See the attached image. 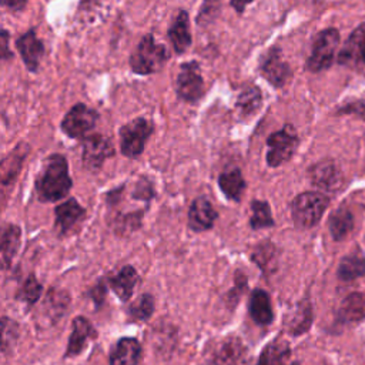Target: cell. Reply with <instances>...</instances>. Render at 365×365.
Listing matches in <instances>:
<instances>
[{
	"mask_svg": "<svg viewBox=\"0 0 365 365\" xmlns=\"http://www.w3.org/2000/svg\"><path fill=\"white\" fill-rule=\"evenodd\" d=\"M339 317L344 321H361L365 318V294H349L339 307Z\"/></svg>",
	"mask_w": 365,
	"mask_h": 365,
	"instance_id": "24",
	"label": "cell"
},
{
	"mask_svg": "<svg viewBox=\"0 0 365 365\" xmlns=\"http://www.w3.org/2000/svg\"><path fill=\"white\" fill-rule=\"evenodd\" d=\"M154 311V298L150 294L140 295L128 308V315L134 321H145Z\"/></svg>",
	"mask_w": 365,
	"mask_h": 365,
	"instance_id": "30",
	"label": "cell"
},
{
	"mask_svg": "<svg viewBox=\"0 0 365 365\" xmlns=\"http://www.w3.org/2000/svg\"><path fill=\"white\" fill-rule=\"evenodd\" d=\"M175 91L177 96L187 103H197L204 96V80L197 61H188L180 66Z\"/></svg>",
	"mask_w": 365,
	"mask_h": 365,
	"instance_id": "8",
	"label": "cell"
},
{
	"mask_svg": "<svg viewBox=\"0 0 365 365\" xmlns=\"http://www.w3.org/2000/svg\"><path fill=\"white\" fill-rule=\"evenodd\" d=\"M20 148H21V145H19V147L13 151V154L10 153V157H11V160H13V163L10 164V167H9V165H3V171H1V181H3V185H7V184L11 181V178H14V175H16L17 171H19V168H14V165H16V167H20L21 161H23L24 157H26V153H21Z\"/></svg>",
	"mask_w": 365,
	"mask_h": 365,
	"instance_id": "33",
	"label": "cell"
},
{
	"mask_svg": "<svg viewBox=\"0 0 365 365\" xmlns=\"http://www.w3.org/2000/svg\"><path fill=\"white\" fill-rule=\"evenodd\" d=\"M250 207H251V217H250L251 228L261 230V228L272 227L275 224L272 214H271L269 204L267 201L254 200Z\"/></svg>",
	"mask_w": 365,
	"mask_h": 365,
	"instance_id": "28",
	"label": "cell"
},
{
	"mask_svg": "<svg viewBox=\"0 0 365 365\" xmlns=\"http://www.w3.org/2000/svg\"><path fill=\"white\" fill-rule=\"evenodd\" d=\"M338 63L344 66L361 63L365 66V23L352 31L338 54Z\"/></svg>",
	"mask_w": 365,
	"mask_h": 365,
	"instance_id": "16",
	"label": "cell"
},
{
	"mask_svg": "<svg viewBox=\"0 0 365 365\" xmlns=\"http://www.w3.org/2000/svg\"><path fill=\"white\" fill-rule=\"evenodd\" d=\"M141 355V345L135 338H121L110 354V365H137Z\"/></svg>",
	"mask_w": 365,
	"mask_h": 365,
	"instance_id": "19",
	"label": "cell"
},
{
	"mask_svg": "<svg viewBox=\"0 0 365 365\" xmlns=\"http://www.w3.org/2000/svg\"><path fill=\"white\" fill-rule=\"evenodd\" d=\"M309 174H311L312 184L325 190H332L331 187H334L336 182V168L329 161H322L315 164L311 168Z\"/></svg>",
	"mask_w": 365,
	"mask_h": 365,
	"instance_id": "26",
	"label": "cell"
},
{
	"mask_svg": "<svg viewBox=\"0 0 365 365\" xmlns=\"http://www.w3.org/2000/svg\"><path fill=\"white\" fill-rule=\"evenodd\" d=\"M284 365H299L298 362H291V364H284Z\"/></svg>",
	"mask_w": 365,
	"mask_h": 365,
	"instance_id": "39",
	"label": "cell"
},
{
	"mask_svg": "<svg viewBox=\"0 0 365 365\" xmlns=\"http://www.w3.org/2000/svg\"><path fill=\"white\" fill-rule=\"evenodd\" d=\"M218 218L212 204L205 197H197L188 210V227L195 232H202L212 228Z\"/></svg>",
	"mask_w": 365,
	"mask_h": 365,
	"instance_id": "13",
	"label": "cell"
},
{
	"mask_svg": "<svg viewBox=\"0 0 365 365\" xmlns=\"http://www.w3.org/2000/svg\"><path fill=\"white\" fill-rule=\"evenodd\" d=\"M328 207V198L317 191H307L297 195L291 204V215L297 227L311 228L322 217Z\"/></svg>",
	"mask_w": 365,
	"mask_h": 365,
	"instance_id": "3",
	"label": "cell"
},
{
	"mask_svg": "<svg viewBox=\"0 0 365 365\" xmlns=\"http://www.w3.org/2000/svg\"><path fill=\"white\" fill-rule=\"evenodd\" d=\"M244 354L245 348L242 346L241 341L230 336L210 348L198 365H240Z\"/></svg>",
	"mask_w": 365,
	"mask_h": 365,
	"instance_id": "10",
	"label": "cell"
},
{
	"mask_svg": "<svg viewBox=\"0 0 365 365\" xmlns=\"http://www.w3.org/2000/svg\"><path fill=\"white\" fill-rule=\"evenodd\" d=\"M96 335L97 332L88 319H86L84 317H76L71 322V334L67 342L64 356L66 358L77 356L86 348V344L91 338H96Z\"/></svg>",
	"mask_w": 365,
	"mask_h": 365,
	"instance_id": "14",
	"label": "cell"
},
{
	"mask_svg": "<svg viewBox=\"0 0 365 365\" xmlns=\"http://www.w3.org/2000/svg\"><path fill=\"white\" fill-rule=\"evenodd\" d=\"M248 312L252 321L258 325H269L274 319V311L271 307V299L267 291L261 288H255L251 292L250 304H248Z\"/></svg>",
	"mask_w": 365,
	"mask_h": 365,
	"instance_id": "17",
	"label": "cell"
},
{
	"mask_svg": "<svg viewBox=\"0 0 365 365\" xmlns=\"http://www.w3.org/2000/svg\"><path fill=\"white\" fill-rule=\"evenodd\" d=\"M288 355V344L282 341H274L264 348L257 365H284Z\"/></svg>",
	"mask_w": 365,
	"mask_h": 365,
	"instance_id": "27",
	"label": "cell"
},
{
	"mask_svg": "<svg viewBox=\"0 0 365 365\" xmlns=\"http://www.w3.org/2000/svg\"><path fill=\"white\" fill-rule=\"evenodd\" d=\"M19 331L17 324L14 321H10L7 317H3L1 319V349L6 352L13 342L17 339Z\"/></svg>",
	"mask_w": 365,
	"mask_h": 365,
	"instance_id": "32",
	"label": "cell"
},
{
	"mask_svg": "<svg viewBox=\"0 0 365 365\" xmlns=\"http://www.w3.org/2000/svg\"><path fill=\"white\" fill-rule=\"evenodd\" d=\"M7 38H9V34H7L6 30H3V34H1V43H3V53H1V57H3V60H7V58L11 57V53H9Z\"/></svg>",
	"mask_w": 365,
	"mask_h": 365,
	"instance_id": "38",
	"label": "cell"
},
{
	"mask_svg": "<svg viewBox=\"0 0 365 365\" xmlns=\"http://www.w3.org/2000/svg\"><path fill=\"white\" fill-rule=\"evenodd\" d=\"M16 47L21 56L23 63L30 71H37L40 60L44 54V46L33 30L20 36L16 41Z\"/></svg>",
	"mask_w": 365,
	"mask_h": 365,
	"instance_id": "15",
	"label": "cell"
},
{
	"mask_svg": "<svg viewBox=\"0 0 365 365\" xmlns=\"http://www.w3.org/2000/svg\"><path fill=\"white\" fill-rule=\"evenodd\" d=\"M168 37L173 44L175 53L181 54L185 53L187 48L191 46V33H190V19L185 10H180L175 16L173 24L168 29Z\"/></svg>",
	"mask_w": 365,
	"mask_h": 365,
	"instance_id": "18",
	"label": "cell"
},
{
	"mask_svg": "<svg viewBox=\"0 0 365 365\" xmlns=\"http://www.w3.org/2000/svg\"><path fill=\"white\" fill-rule=\"evenodd\" d=\"M339 46V33L336 29H325L319 31L312 43L311 54L307 60V70L318 73L331 67Z\"/></svg>",
	"mask_w": 365,
	"mask_h": 365,
	"instance_id": "4",
	"label": "cell"
},
{
	"mask_svg": "<svg viewBox=\"0 0 365 365\" xmlns=\"http://www.w3.org/2000/svg\"><path fill=\"white\" fill-rule=\"evenodd\" d=\"M261 103H262V96L259 88L257 86L250 84L240 91L235 106L242 117H248V115H252L261 107Z\"/></svg>",
	"mask_w": 365,
	"mask_h": 365,
	"instance_id": "23",
	"label": "cell"
},
{
	"mask_svg": "<svg viewBox=\"0 0 365 365\" xmlns=\"http://www.w3.org/2000/svg\"><path fill=\"white\" fill-rule=\"evenodd\" d=\"M3 6L13 10V11H20L26 7L27 0H1Z\"/></svg>",
	"mask_w": 365,
	"mask_h": 365,
	"instance_id": "36",
	"label": "cell"
},
{
	"mask_svg": "<svg viewBox=\"0 0 365 365\" xmlns=\"http://www.w3.org/2000/svg\"><path fill=\"white\" fill-rule=\"evenodd\" d=\"M98 120V113L83 103L73 106L61 121V130L70 138H84Z\"/></svg>",
	"mask_w": 365,
	"mask_h": 365,
	"instance_id": "7",
	"label": "cell"
},
{
	"mask_svg": "<svg viewBox=\"0 0 365 365\" xmlns=\"http://www.w3.org/2000/svg\"><path fill=\"white\" fill-rule=\"evenodd\" d=\"M252 0H231V6L234 7V10L238 13V14H241L244 10H245V7L251 3Z\"/></svg>",
	"mask_w": 365,
	"mask_h": 365,
	"instance_id": "37",
	"label": "cell"
},
{
	"mask_svg": "<svg viewBox=\"0 0 365 365\" xmlns=\"http://www.w3.org/2000/svg\"><path fill=\"white\" fill-rule=\"evenodd\" d=\"M86 217V210L76 198H68L54 210V227L58 235H66Z\"/></svg>",
	"mask_w": 365,
	"mask_h": 365,
	"instance_id": "12",
	"label": "cell"
},
{
	"mask_svg": "<svg viewBox=\"0 0 365 365\" xmlns=\"http://www.w3.org/2000/svg\"><path fill=\"white\" fill-rule=\"evenodd\" d=\"M20 242H21V231L20 227L14 225V224H9L3 228L1 232V267L3 269H7L19 248H20Z\"/></svg>",
	"mask_w": 365,
	"mask_h": 365,
	"instance_id": "22",
	"label": "cell"
},
{
	"mask_svg": "<svg viewBox=\"0 0 365 365\" xmlns=\"http://www.w3.org/2000/svg\"><path fill=\"white\" fill-rule=\"evenodd\" d=\"M259 71L271 86L278 88L285 86L292 74L288 63L282 58V51L279 47H272L264 54L259 64Z\"/></svg>",
	"mask_w": 365,
	"mask_h": 365,
	"instance_id": "11",
	"label": "cell"
},
{
	"mask_svg": "<svg viewBox=\"0 0 365 365\" xmlns=\"http://www.w3.org/2000/svg\"><path fill=\"white\" fill-rule=\"evenodd\" d=\"M137 282H138V274L135 268L131 265H124L115 275L110 278L111 289L124 302H127L131 298Z\"/></svg>",
	"mask_w": 365,
	"mask_h": 365,
	"instance_id": "20",
	"label": "cell"
},
{
	"mask_svg": "<svg viewBox=\"0 0 365 365\" xmlns=\"http://www.w3.org/2000/svg\"><path fill=\"white\" fill-rule=\"evenodd\" d=\"M153 123L138 117L120 128V148L123 155L137 158L145 147L148 137L153 134Z\"/></svg>",
	"mask_w": 365,
	"mask_h": 365,
	"instance_id": "5",
	"label": "cell"
},
{
	"mask_svg": "<svg viewBox=\"0 0 365 365\" xmlns=\"http://www.w3.org/2000/svg\"><path fill=\"white\" fill-rule=\"evenodd\" d=\"M218 185L227 198L237 202L241 201L242 194L245 191V180L240 168L234 167L231 170H225L224 173H221L218 177Z\"/></svg>",
	"mask_w": 365,
	"mask_h": 365,
	"instance_id": "21",
	"label": "cell"
},
{
	"mask_svg": "<svg viewBox=\"0 0 365 365\" xmlns=\"http://www.w3.org/2000/svg\"><path fill=\"white\" fill-rule=\"evenodd\" d=\"M114 155V147L110 138L101 134H91L83 138L81 160L87 170L98 171L106 160Z\"/></svg>",
	"mask_w": 365,
	"mask_h": 365,
	"instance_id": "9",
	"label": "cell"
},
{
	"mask_svg": "<svg viewBox=\"0 0 365 365\" xmlns=\"http://www.w3.org/2000/svg\"><path fill=\"white\" fill-rule=\"evenodd\" d=\"M365 274V258L359 255H348L342 258L338 268V277L344 281H352Z\"/></svg>",
	"mask_w": 365,
	"mask_h": 365,
	"instance_id": "29",
	"label": "cell"
},
{
	"mask_svg": "<svg viewBox=\"0 0 365 365\" xmlns=\"http://www.w3.org/2000/svg\"><path fill=\"white\" fill-rule=\"evenodd\" d=\"M298 147V135L291 124L272 133L267 140V164L279 167L287 163Z\"/></svg>",
	"mask_w": 365,
	"mask_h": 365,
	"instance_id": "6",
	"label": "cell"
},
{
	"mask_svg": "<svg viewBox=\"0 0 365 365\" xmlns=\"http://www.w3.org/2000/svg\"><path fill=\"white\" fill-rule=\"evenodd\" d=\"M41 292H43V285L37 281L36 275L30 274L24 279V282L19 291V299L23 301L24 304H27L29 307H31L38 301V298L41 297Z\"/></svg>",
	"mask_w": 365,
	"mask_h": 365,
	"instance_id": "31",
	"label": "cell"
},
{
	"mask_svg": "<svg viewBox=\"0 0 365 365\" xmlns=\"http://www.w3.org/2000/svg\"><path fill=\"white\" fill-rule=\"evenodd\" d=\"M309 322H311V308H309V304L304 302L298 309V315L292 321L291 332L298 335V334L307 331V328H309Z\"/></svg>",
	"mask_w": 365,
	"mask_h": 365,
	"instance_id": "34",
	"label": "cell"
},
{
	"mask_svg": "<svg viewBox=\"0 0 365 365\" xmlns=\"http://www.w3.org/2000/svg\"><path fill=\"white\" fill-rule=\"evenodd\" d=\"M170 53L165 46L155 41L151 34L144 36L130 57V67L135 74L147 76L160 71L167 63Z\"/></svg>",
	"mask_w": 365,
	"mask_h": 365,
	"instance_id": "2",
	"label": "cell"
},
{
	"mask_svg": "<svg viewBox=\"0 0 365 365\" xmlns=\"http://www.w3.org/2000/svg\"><path fill=\"white\" fill-rule=\"evenodd\" d=\"M354 227V217L349 210L341 207L329 217V231L335 240H344Z\"/></svg>",
	"mask_w": 365,
	"mask_h": 365,
	"instance_id": "25",
	"label": "cell"
},
{
	"mask_svg": "<svg viewBox=\"0 0 365 365\" xmlns=\"http://www.w3.org/2000/svg\"><path fill=\"white\" fill-rule=\"evenodd\" d=\"M67 160L61 154L48 155L36 178V194L43 202H53L64 198L71 190Z\"/></svg>",
	"mask_w": 365,
	"mask_h": 365,
	"instance_id": "1",
	"label": "cell"
},
{
	"mask_svg": "<svg viewBox=\"0 0 365 365\" xmlns=\"http://www.w3.org/2000/svg\"><path fill=\"white\" fill-rule=\"evenodd\" d=\"M90 297L96 302V305H101L104 297H106V285L103 281H98L91 289H90Z\"/></svg>",
	"mask_w": 365,
	"mask_h": 365,
	"instance_id": "35",
	"label": "cell"
}]
</instances>
